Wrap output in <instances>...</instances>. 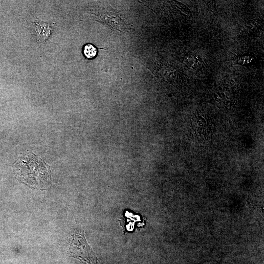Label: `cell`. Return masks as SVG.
Masks as SVG:
<instances>
[{
    "mask_svg": "<svg viewBox=\"0 0 264 264\" xmlns=\"http://www.w3.org/2000/svg\"><path fill=\"white\" fill-rule=\"evenodd\" d=\"M14 171L18 180L31 188L44 189L50 184L48 166L34 154H26L17 160Z\"/></svg>",
    "mask_w": 264,
    "mask_h": 264,
    "instance_id": "6da1fadb",
    "label": "cell"
},
{
    "mask_svg": "<svg viewBox=\"0 0 264 264\" xmlns=\"http://www.w3.org/2000/svg\"><path fill=\"white\" fill-rule=\"evenodd\" d=\"M83 54L85 56L89 59L94 58L97 53V48L91 44H87L83 48Z\"/></svg>",
    "mask_w": 264,
    "mask_h": 264,
    "instance_id": "277c9868",
    "label": "cell"
},
{
    "mask_svg": "<svg viewBox=\"0 0 264 264\" xmlns=\"http://www.w3.org/2000/svg\"><path fill=\"white\" fill-rule=\"evenodd\" d=\"M99 19L101 22L107 24L112 30L124 31L129 28L125 19L119 14L113 12H104L100 13Z\"/></svg>",
    "mask_w": 264,
    "mask_h": 264,
    "instance_id": "7a4b0ae2",
    "label": "cell"
},
{
    "mask_svg": "<svg viewBox=\"0 0 264 264\" xmlns=\"http://www.w3.org/2000/svg\"><path fill=\"white\" fill-rule=\"evenodd\" d=\"M52 31L51 26L49 23L36 20L32 26V34L38 42H43L50 36Z\"/></svg>",
    "mask_w": 264,
    "mask_h": 264,
    "instance_id": "3957f363",
    "label": "cell"
}]
</instances>
